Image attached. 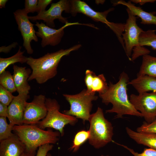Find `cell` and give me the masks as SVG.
I'll return each instance as SVG.
<instances>
[{"mask_svg": "<svg viewBox=\"0 0 156 156\" xmlns=\"http://www.w3.org/2000/svg\"><path fill=\"white\" fill-rule=\"evenodd\" d=\"M17 43L14 42L12 44L8 47H5L3 46L0 47V52H4L5 53H8L9 52L13 47H15Z\"/></svg>", "mask_w": 156, "mask_h": 156, "instance_id": "e575fe53", "label": "cell"}, {"mask_svg": "<svg viewBox=\"0 0 156 156\" xmlns=\"http://www.w3.org/2000/svg\"><path fill=\"white\" fill-rule=\"evenodd\" d=\"M127 11L128 17L124 24V32L122 36L125 45L124 50L130 60L131 52L133 51L131 58V60L133 61L140 55L149 54L150 51L140 45L139 37L143 30L138 25L135 16L128 8H127Z\"/></svg>", "mask_w": 156, "mask_h": 156, "instance_id": "5b68a950", "label": "cell"}, {"mask_svg": "<svg viewBox=\"0 0 156 156\" xmlns=\"http://www.w3.org/2000/svg\"><path fill=\"white\" fill-rule=\"evenodd\" d=\"M108 86L104 75L101 74L98 76L96 75L94 77L91 86V92L99 94L105 93L107 90Z\"/></svg>", "mask_w": 156, "mask_h": 156, "instance_id": "603a6c76", "label": "cell"}, {"mask_svg": "<svg viewBox=\"0 0 156 156\" xmlns=\"http://www.w3.org/2000/svg\"><path fill=\"white\" fill-rule=\"evenodd\" d=\"M13 131L25 144L26 150L36 151L38 148L47 144H55L61 134L58 131L51 129L47 130L40 128L36 125H15Z\"/></svg>", "mask_w": 156, "mask_h": 156, "instance_id": "3957f363", "label": "cell"}, {"mask_svg": "<svg viewBox=\"0 0 156 156\" xmlns=\"http://www.w3.org/2000/svg\"><path fill=\"white\" fill-rule=\"evenodd\" d=\"M129 100L146 122L149 123L156 118V92H146L138 95L132 94Z\"/></svg>", "mask_w": 156, "mask_h": 156, "instance_id": "ba28073f", "label": "cell"}, {"mask_svg": "<svg viewBox=\"0 0 156 156\" xmlns=\"http://www.w3.org/2000/svg\"><path fill=\"white\" fill-rule=\"evenodd\" d=\"M88 121L90 137L89 143L96 149L102 148L113 141V127L106 119L103 109L98 107L95 112L91 114Z\"/></svg>", "mask_w": 156, "mask_h": 156, "instance_id": "277c9868", "label": "cell"}, {"mask_svg": "<svg viewBox=\"0 0 156 156\" xmlns=\"http://www.w3.org/2000/svg\"><path fill=\"white\" fill-rule=\"evenodd\" d=\"M81 46V44H77L68 49L48 53L38 58L27 57L26 63L32 70L28 81L35 80L38 83L42 84L53 78L57 73V67L62 58L72 51L78 50Z\"/></svg>", "mask_w": 156, "mask_h": 156, "instance_id": "7a4b0ae2", "label": "cell"}, {"mask_svg": "<svg viewBox=\"0 0 156 156\" xmlns=\"http://www.w3.org/2000/svg\"><path fill=\"white\" fill-rule=\"evenodd\" d=\"M29 94H18L15 96L8 106L7 118L9 124L14 126L23 124L22 121L27 101L29 98Z\"/></svg>", "mask_w": 156, "mask_h": 156, "instance_id": "5bb4252c", "label": "cell"}, {"mask_svg": "<svg viewBox=\"0 0 156 156\" xmlns=\"http://www.w3.org/2000/svg\"><path fill=\"white\" fill-rule=\"evenodd\" d=\"M12 93L0 85V102L8 106L15 97Z\"/></svg>", "mask_w": 156, "mask_h": 156, "instance_id": "83f0119b", "label": "cell"}, {"mask_svg": "<svg viewBox=\"0 0 156 156\" xmlns=\"http://www.w3.org/2000/svg\"><path fill=\"white\" fill-rule=\"evenodd\" d=\"M139 94L149 91L156 92V78L147 75H137V77L128 83Z\"/></svg>", "mask_w": 156, "mask_h": 156, "instance_id": "ac0fdd59", "label": "cell"}, {"mask_svg": "<svg viewBox=\"0 0 156 156\" xmlns=\"http://www.w3.org/2000/svg\"><path fill=\"white\" fill-rule=\"evenodd\" d=\"M38 1V0H25L23 9L25 12L27 14L37 12Z\"/></svg>", "mask_w": 156, "mask_h": 156, "instance_id": "f546056e", "label": "cell"}, {"mask_svg": "<svg viewBox=\"0 0 156 156\" xmlns=\"http://www.w3.org/2000/svg\"><path fill=\"white\" fill-rule=\"evenodd\" d=\"M126 132L131 139L137 143L156 150V134L151 133H140L135 131L128 127Z\"/></svg>", "mask_w": 156, "mask_h": 156, "instance_id": "d6986e66", "label": "cell"}, {"mask_svg": "<svg viewBox=\"0 0 156 156\" xmlns=\"http://www.w3.org/2000/svg\"><path fill=\"white\" fill-rule=\"evenodd\" d=\"M129 78L124 72L120 75L118 81L115 84L109 82L108 88L104 93L99 94L102 102L107 105H112L111 109L106 111V113H115V118H122L123 116L129 115L142 117V114L135 109L129 99L127 94V85Z\"/></svg>", "mask_w": 156, "mask_h": 156, "instance_id": "6da1fadb", "label": "cell"}, {"mask_svg": "<svg viewBox=\"0 0 156 156\" xmlns=\"http://www.w3.org/2000/svg\"><path fill=\"white\" fill-rule=\"evenodd\" d=\"M13 126L8 124L6 118L0 117V141L6 139L12 135Z\"/></svg>", "mask_w": 156, "mask_h": 156, "instance_id": "484cf974", "label": "cell"}, {"mask_svg": "<svg viewBox=\"0 0 156 156\" xmlns=\"http://www.w3.org/2000/svg\"><path fill=\"white\" fill-rule=\"evenodd\" d=\"M114 4L115 5L121 4L127 6L134 15L137 16L140 18L142 24L156 25V16L155 15L154 13L146 12L141 8L135 6L130 1L126 2L124 1L120 0Z\"/></svg>", "mask_w": 156, "mask_h": 156, "instance_id": "e0dca14e", "label": "cell"}, {"mask_svg": "<svg viewBox=\"0 0 156 156\" xmlns=\"http://www.w3.org/2000/svg\"><path fill=\"white\" fill-rule=\"evenodd\" d=\"M18 29L20 31L23 40V46L28 54H32L34 50L32 48L31 42L32 40L38 41L36 31L34 27V24L29 21L27 14L23 9H18L13 13Z\"/></svg>", "mask_w": 156, "mask_h": 156, "instance_id": "8fae6325", "label": "cell"}, {"mask_svg": "<svg viewBox=\"0 0 156 156\" xmlns=\"http://www.w3.org/2000/svg\"><path fill=\"white\" fill-rule=\"evenodd\" d=\"M45 95H35L30 102H27L24 111L23 124L37 125L46 116L47 109Z\"/></svg>", "mask_w": 156, "mask_h": 156, "instance_id": "30bf717a", "label": "cell"}, {"mask_svg": "<svg viewBox=\"0 0 156 156\" xmlns=\"http://www.w3.org/2000/svg\"><path fill=\"white\" fill-rule=\"evenodd\" d=\"M84 25L90 26V24H81L78 22L68 23L58 29L51 28L41 22L40 23L38 22L35 25L38 29L36 31L37 36L42 39L41 45L42 47L50 45L55 46L58 45L60 42L64 34V29L66 27L74 25Z\"/></svg>", "mask_w": 156, "mask_h": 156, "instance_id": "7c38bea8", "label": "cell"}, {"mask_svg": "<svg viewBox=\"0 0 156 156\" xmlns=\"http://www.w3.org/2000/svg\"><path fill=\"white\" fill-rule=\"evenodd\" d=\"M51 0H38L37 5L38 14L45 11L47 7L52 2Z\"/></svg>", "mask_w": 156, "mask_h": 156, "instance_id": "d6a6232c", "label": "cell"}, {"mask_svg": "<svg viewBox=\"0 0 156 156\" xmlns=\"http://www.w3.org/2000/svg\"><path fill=\"white\" fill-rule=\"evenodd\" d=\"M101 156H110L109 155H101Z\"/></svg>", "mask_w": 156, "mask_h": 156, "instance_id": "f35d334b", "label": "cell"}, {"mask_svg": "<svg viewBox=\"0 0 156 156\" xmlns=\"http://www.w3.org/2000/svg\"><path fill=\"white\" fill-rule=\"evenodd\" d=\"M8 106L0 102V117L7 118Z\"/></svg>", "mask_w": 156, "mask_h": 156, "instance_id": "836d02e7", "label": "cell"}, {"mask_svg": "<svg viewBox=\"0 0 156 156\" xmlns=\"http://www.w3.org/2000/svg\"><path fill=\"white\" fill-rule=\"evenodd\" d=\"M0 84L12 93L16 91L12 75L8 71L5 70L0 74Z\"/></svg>", "mask_w": 156, "mask_h": 156, "instance_id": "d4e9b609", "label": "cell"}, {"mask_svg": "<svg viewBox=\"0 0 156 156\" xmlns=\"http://www.w3.org/2000/svg\"><path fill=\"white\" fill-rule=\"evenodd\" d=\"M70 13L73 16L78 13H81L91 18L96 22H100L106 24L108 27L111 22L107 19L108 14L113 11L112 8L103 12L95 11L85 2L80 0H70Z\"/></svg>", "mask_w": 156, "mask_h": 156, "instance_id": "4fadbf2b", "label": "cell"}, {"mask_svg": "<svg viewBox=\"0 0 156 156\" xmlns=\"http://www.w3.org/2000/svg\"><path fill=\"white\" fill-rule=\"evenodd\" d=\"M45 103L47 109V115L36 125L43 129L47 128L55 129L60 132L61 136H63L64 134L65 126L68 124L75 125L78 122L77 118L60 112V105L55 99L46 98Z\"/></svg>", "mask_w": 156, "mask_h": 156, "instance_id": "8992f818", "label": "cell"}, {"mask_svg": "<svg viewBox=\"0 0 156 156\" xmlns=\"http://www.w3.org/2000/svg\"><path fill=\"white\" fill-rule=\"evenodd\" d=\"M144 75L156 78V57L148 54L143 55L142 64L137 75Z\"/></svg>", "mask_w": 156, "mask_h": 156, "instance_id": "ffe728a7", "label": "cell"}, {"mask_svg": "<svg viewBox=\"0 0 156 156\" xmlns=\"http://www.w3.org/2000/svg\"><path fill=\"white\" fill-rule=\"evenodd\" d=\"M113 142L128 150L133 156H156V150L153 148H145L141 153H139L126 145Z\"/></svg>", "mask_w": 156, "mask_h": 156, "instance_id": "4316f807", "label": "cell"}, {"mask_svg": "<svg viewBox=\"0 0 156 156\" xmlns=\"http://www.w3.org/2000/svg\"><path fill=\"white\" fill-rule=\"evenodd\" d=\"M0 156H21L26 146L16 134L0 141Z\"/></svg>", "mask_w": 156, "mask_h": 156, "instance_id": "9a60e30c", "label": "cell"}, {"mask_svg": "<svg viewBox=\"0 0 156 156\" xmlns=\"http://www.w3.org/2000/svg\"><path fill=\"white\" fill-rule=\"evenodd\" d=\"M53 146L47 144L40 146L38 148L36 156H47L48 152L52 149Z\"/></svg>", "mask_w": 156, "mask_h": 156, "instance_id": "1f68e13d", "label": "cell"}, {"mask_svg": "<svg viewBox=\"0 0 156 156\" xmlns=\"http://www.w3.org/2000/svg\"><path fill=\"white\" fill-rule=\"evenodd\" d=\"M47 156H51L49 154H47Z\"/></svg>", "mask_w": 156, "mask_h": 156, "instance_id": "ab89813d", "label": "cell"}, {"mask_svg": "<svg viewBox=\"0 0 156 156\" xmlns=\"http://www.w3.org/2000/svg\"><path fill=\"white\" fill-rule=\"evenodd\" d=\"M89 137V130H83L78 131L75 135L72 145L69 149L73 153L76 152L80 147L88 140Z\"/></svg>", "mask_w": 156, "mask_h": 156, "instance_id": "cb8c5ba5", "label": "cell"}, {"mask_svg": "<svg viewBox=\"0 0 156 156\" xmlns=\"http://www.w3.org/2000/svg\"><path fill=\"white\" fill-rule=\"evenodd\" d=\"M70 10V0H60L56 3H52L48 10L40 12L35 16H28V18L32 21L43 20L47 25L53 28L55 27L54 20L55 19H58L60 22L65 24L68 23L67 18L63 17L62 14L64 11L69 13Z\"/></svg>", "mask_w": 156, "mask_h": 156, "instance_id": "9c48e42d", "label": "cell"}, {"mask_svg": "<svg viewBox=\"0 0 156 156\" xmlns=\"http://www.w3.org/2000/svg\"><path fill=\"white\" fill-rule=\"evenodd\" d=\"M136 131L140 133H151L156 134V118L149 123L144 122L140 126L137 128Z\"/></svg>", "mask_w": 156, "mask_h": 156, "instance_id": "f1b7e54d", "label": "cell"}, {"mask_svg": "<svg viewBox=\"0 0 156 156\" xmlns=\"http://www.w3.org/2000/svg\"><path fill=\"white\" fill-rule=\"evenodd\" d=\"M8 1L7 0H0V8H4L5 7V4Z\"/></svg>", "mask_w": 156, "mask_h": 156, "instance_id": "74e56055", "label": "cell"}, {"mask_svg": "<svg viewBox=\"0 0 156 156\" xmlns=\"http://www.w3.org/2000/svg\"><path fill=\"white\" fill-rule=\"evenodd\" d=\"M95 75L94 73L89 70H87L86 71L84 80L87 88V90L89 93H92L91 86L93 79Z\"/></svg>", "mask_w": 156, "mask_h": 156, "instance_id": "4dcf8cb0", "label": "cell"}, {"mask_svg": "<svg viewBox=\"0 0 156 156\" xmlns=\"http://www.w3.org/2000/svg\"><path fill=\"white\" fill-rule=\"evenodd\" d=\"M156 30H148L144 31L141 34L139 39L140 46L151 47L156 50Z\"/></svg>", "mask_w": 156, "mask_h": 156, "instance_id": "7402d4cb", "label": "cell"}, {"mask_svg": "<svg viewBox=\"0 0 156 156\" xmlns=\"http://www.w3.org/2000/svg\"><path fill=\"white\" fill-rule=\"evenodd\" d=\"M13 69L12 76L16 91L18 94H29L31 87L28 81L32 72L31 69L14 64Z\"/></svg>", "mask_w": 156, "mask_h": 156, "instance_id": "2e32d148", "label": "cell"}, {"mask_svg": "<svg viewBox=\"0 0 156 156\" xmlns=\"http://www.w3.org/2000/svg\"><path fill=\"white\" fill-rule=\"evenodd\" d=\"M36 151H29L26 150L21 156H36Z\"/></svg>", "mask_w": 156, "mask_h": 156, "instance_id": "8d00e7d4", "label": "cell"}, {"mask_svg": "<svg viewBox=\"0 0 156 156\" xmlns=\"http://www.w3.org/2000/svg\"><path fill=\"white\" fill-rule=\"evenodd\" d=\"M63 95L70 107L69 109L64 110L62 113L81 119L84 124L86 121H88L92 106V102L98 98L95 93H89L86 89H84L77 94H63Z\"/></svg>", "mask_w": 156, "mask_h": 156, "instance_id": "52a82bcc", "label": "cell"}, {"mask_svg": "<svg viewBox=\"0 0 156 156\" xmlns=\"http://www.w3.org/2000/svg\"><path fill=\"white\" fill-rule=\"evenodd\" d=\"M21 48L20 46L17 53L11 57L6 58H0V74L11 64L16 62L22 64L26 63L27 57L23 55L25 51H21Z\"/></svg>", "mask_w": 156, "mask_h": 156, "instance_id": "44dd1931", "label": "cell"}, {"mask_svg": "<svg viewBox=\"0 0 156 156\" xmlns=\"http://www.w3.org/2000/svg\"><path fill=\"white\" fill-rule=\"evenodd\" d=\"M156 0H132L131 1L136 3H139L140 5H143L147 3H153Z\"/></svg>", "mask_w": 156, "mask_h": 156, "instance_id": "d590c367", "label": "cell"}]
</instances>
